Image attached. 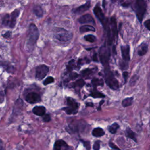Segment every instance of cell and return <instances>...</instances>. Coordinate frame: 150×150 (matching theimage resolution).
Returning <instances> with one entry per match:
<instances>
[{"label": "cell", "mask_w": 150, "mask_h": 150, "mask_svg": "<svg viewBox=\"0 0 150 150\" xmlns=\"http://www.w3.org/2000/svg\"><path fill=\"white\" fill-rule=\"evenodd\" d=\"M39 32L36 25L34 24H31L29 27L28 36L27 39V47L28 48H32L34 47L36 41L38 39Z\"/></svg>", "instance_id": "1"}, {"label": "cell", "mask_w": 150, "mask_h": 150, "mask_svg": "<svg viewBox=\"0 0 150 150\" xmlns=\"http://www.w3.org/2000/svg\"><path fill=\"white\" fill-rule=\"evenodd\" d=\"M20 11L16 9L14 11L11 15L6 14L3 18V24L6 26L13 28L16 24V20L17 17L19 16Z\"/></svg>", "instance_id": "2"}, {"label": "cell", "mask_w": 150, "mask_h": 150, "mask_svg": "<svg viewBox=\"0 0 150 150\" xmlns=\"http://www.w3.org/2000/svg\"><path fill=\"white\" fill-rule=\"evenodd\" d=\"M117 36V25L114 18H111L110 24L108 25V45H111Z\"/></svg>", "instance_id": "3"}, {"label": "cell", "mask_w": 150, "mask_h": 150, "mask_svg": "<svg viewBox=\"0 0 150 150\" xmlns=\"http://www.w3.org/2000/svg\"><path fill=\"white\" fill-rule=\"evenodd\" d=\"M99 56L103 65L106 69H109V62L110 57V51L106 46H103L99 51Z\"/></svg>", "instance_id": "4"}, {"label": "cell", "mask_w": 150, "mask_h": 150, "mask_svg": "<svg viewBox=\"0 0 150 150\" xmlns=\"http://www.w3.org/2000/svg\"><path fill=\"white\" fill-rule=\"evenodd\" d=\"M147 5L144 0H136L135 9L139 20L141 22L146 11Z\"/></svg>", "instance_id": "5"}, {"label": "cell", "mask_w": 150, "mask_h": 150, "mask_svg": "<svg viewBox=\"0 0 150 150\" xmlns=\"http://www.w3.org/2000/svg\"><path fill=\"white\" fill-rule=\"evenodd\" d=\"M105 76H106V83L113 90H117L119 84L117 80L114 77L113 73L110 69H105Z\"/></svg>", "instance_id": "6"}, {"label": "cell", "mask_w": 150, "mask_h": 150, "mask_svg": "<svg viewBox=\"0 0 150 150\" xmlns=\"http://www.w3.org/2000/svg\"><path fill=\"white\" fill-rule=\"evenodd\" d=\"M68 107L63 109L68 114H76L79 109L78 103L72 98H68L67 99Z\"/></svg>", "instance_id": "7"}, {"label": "cell", "mask_w": 150, "mask_h": 150, "mask_svg": "<svg viewBox=\"0 0 150 150\" xmlns=\"http://www.w3.org/2000/svg\"><path fill=\"white\" fill-rule=\"evenodd\" d=\"M56 38L62 42H67L72 38V34L64 29H59L55 33Z\"/></svg>", "instance_id": "8"}, {"label": "cell", "mask_w": 150, "mask_h": 150, "mask_svg": "<svg viewBox=\"0 0 150 150\" xmlns=\"http://www.w3.org/2000/svg\"><path fill=\"white\" fill-rule=\"evenodd\" d=\"M49 72V68L46 65H40L36 69V78L41 80L43 79L47 75Z\"/></svg>", "instance_id": "9"}, {"label": "cell", "mask_w": 150, "mask_h": 150, "mask_svg": "<svg viewBox=\"0 0 150 150\" xmlns=\"http://www.w3.org/2000/svg\"><path fill=\"white\" fill-rule=\"evenodd\" d=\"M93 12L95 14L96 17L99 20V21L101 22L104 27L106 28V18L104 17V15L102 12L100 7L99 5H96L93 9Z\"/></svg>", "instance_id": "10"}, {"label": "cell", "mask_w": 150, "mask_h": 150, "mask_svg": "<svg viewBox=\"0 0 150 150\" xmlns=\"http://www.w3.org/2000/svg\"><path fill=\"white\" fill-rule=\"evenodd\" d=\"M25 100L29 103L34 104V103L39 102L41 101V99L40 96L38 93L32 92V93H28L26 96Z\"/></svg>", "instance_id": "11"}, {"label": "cell", "mask_w": 150, "mask_h": 150, "mask_svg": "<svg viewBox=\"0 0 150 150\" xmlns=\"http://www.w3.org/2000/svg\"><path fill=\"white\" fill-rule=\"evenodd\" d=\"M79 22L81 24H95V21L91 15L90 14H86L84 16H82L79 19Z\"/></svg>", "instance_id": "12"}, {"label": "cell", "mask_w": 150, "mask_h": 150, "mask_svg": "<svg viewBox=\"0 0 150 150\" xmlns=\"http://www.w3.org/2000/svg\"><path fill=\"white\" fill-rule=\"evenodd\" d=\"M122 54L123 59L126 62H128L130 60V47L128 45L122 46L121 47Z\"/></svg>", "instance_id": "13"}, {"label": "cell", "mask_w": 150, "mask_h": 150, "mask_svg": "<svg viewBox=\"0 0 150 150\" xmlns=\"http://www.w3.org/2000/svg\"><path fill=\"white\" fill-rule=\"evenodd\" d=\"M90 7H91V2L89 1V2L86 3L85 4H84L76 9H74V12L76 14H81L84 12L85 11H87L89 9Z\"/></svg>", "instance_id": "14"}, {"label": "cell", "mask_w": 150, "mask_h": 150, "mask_svg": "<svg viewBox=\"0 0 150 150\" xmlns=\"http://www.w3.org/2000/svg\"><path fill=\"white\" fill-rule=\"evenodd\" d=\"M33 113L38 116H43L45 114L46 109L43 106H36L32 110Z\"/></svg>", "instance_id": "15"}, {"label": "cell", "mask_w": 150, "mask_h": 150, "mask_svg": "<svg viewBox=\"0 0 150 150\" xmlns=\"http://www.w3.org/2000/svg\"><path fill=\"white\" fill-rule=\"evenodd\" d=\"M92 135L96 137H100L104 136V131L102 128L100 127L96 128L92 131Z\"/></svg>", "instance_id": "16"}, {"label": "cell", "mask_w": 150, "mask_h": 150, "mask_svg": "<svg viewBox=\"0 0 150 150\" xmlns=\"http://www.w3.org/2000/svg\"><path fill=\"white\" fill-rule=\"evenodd\" d=\"M80 31L82 33L86 32H95V28L91 25H83L80 28Z\"/></svg>", "instance_id": "17"}, {"label": "cell", "mask_w": 150, "mask_h": 150, "mask_svg": "<svg viewBox=\"0 0 150 150\" xmlns=\"http://www.w3.org/2000/svg\"><path fill=\"white\" fill-rule=\"evenodd\" d=\"M148 51V46L145 43H142L139 47L138 50V54L140 56L144 55Z\"/></svg>", "instance_id": "18"}, {"label": "cell", "mask_w": 150, "mask_h": 150, "mask_svg": "<svg viewBox=\"0 0 150 150\" xmlns=\"http://www.w3.org/2000/svg\"><path fill=\"white\" fill-rule=\"evenodd\" d=\"M64 146H68V145L63 140H57L55 143L54 150H61L62 147Z\"/></svg>", "instance_id": "19"}, {"label": "cell", "mask_w": 150, "mask_h": 150, "mask_svg": "<svg viewBox=\"0 0 150 150\" xmlns=\"http://www.w3.org/2000/svg\"><path fill=\"white\" fill-rule=\"evenodd\" d=\"M126 136L127 137L133 140L134 141L137 142L136 134H135V133L130 128H127L126 129Z\"/></svg>", "instance_id": "20"}, {"label": "cell", "mask_w": 150, "mask_h": 150, "mask_svg": "<svg viewBox=\"0 0 150 150\" xmlns=\"http://www.w3.org/2000/svg\"><path fill=\"white\" fill-rule=\"evenodd\" d=\"M33 11L37 17L40 18L43 16V10L40 6H38V5L35 6L33 9Z\"/></svg>", "instance_id": "21"}, {"label": "cell", "mask_w": 150, "mask_h": 150, "mask_svg": "<svg viewBox=\"0 0 150 150\" xmlns=\"http://www.w3.org/2000/svg\"><path fill=\"white\" fill-rule=\"evenodd\" d=\"M90 96L94 98H103L105 97L104 95L102 94L101 93L99 92L96 89H95L90 94Z\"/></svg>", "instance_id": "22"}, {"label": "cell", "mask_w": 150, "mask_h": 150, "mask_svg": "<svg viewBox=\"0 0 150 150\" xmlns=\"http://www.w3.org/2000/svg\"><path fill=\"white\" fill-rule=\"evenodd\" d=\"M132 101H133V98L132 97H129V98L125 99L122 101L123 106L124 107H126L131 106V105L132 103Z\"/></svg>", "instance_id": "23"}, {"label": "cell", "mask_w": 150, "mask_h": 150, "mask_svg": "<svg viewBox=\"0 0 150 150\" xmlns=\"http://www.w3.org/2000/svg\"><path fill=\"white\" fill-rule=\"evenodd\" d=\"M92 84L93 86L96 87L99 86H103L104 85V82L103 80L101 79H93L92 80Z\"/></svg>", "instance_id": "24"}, {"label": "cell", "mask_w": 150, "mask_h": 150, "mask_svg": "<svg viewBox=\"0 0 150 150\" xmlns=\"http://www.w3.org/2000/svg\"><path fill=\"white\" fill-rule=\"evenodd\" d=\"M118 128H119V125L117 123H115L109 127V130L111 134H115Z\"/></svg>", "instance_id": "25"}, {"label": "cell", "mask_w": 150, "mask_h": 150, "mask_svg": "<svg viewBox=\"0 0 150 150\" xmlns=\"http://www.w3.org/2000/svg\"><path fill=\"white\" fill-rule=\"evenodd\" d=\"M85 85V82L83 79L78 80L76 82H75L73 84V87H82Z\"/></svg>", "instance_id": "26"}, {"label": "cell", "mask_w": 150, "mask_h": 150, "mask_svg": "<svg viewBox=\"0 0 150 150\" xmlns=\"http://www.w3.org/2000/svg\"><path fill=\"white\" fill-rule=\"evenodd\" d=\"M84 39L89 42H94L96 41V38L94 35H88L84 36Z\"/></svg>", "instance_id": "27"}, {"label": "cell", "mask_w": 150, "mask_h": 150, "mask_svg": "<svg viewBox=\"0 0 150 150\" xmlns=\"http://www.w3.org/2000/svg\"><path fill=\"white\" fill-rule=\"evenodd\" d=\"M53 82H54V78H53V77L49 76V77L47 78L45 80H44V82H43V84H44L45 86H46V85H48V84H50V83H53Z\"/></svg>", "instance_id": "28"}, {"label": "cell", "mask_w": 150, "mask_h": 150, "mask_svg": "<svg viewBox=\"0 0 150 150\" xmlns=\"http://www.w3.org/2000/svg\"><path fill=\"white\" fill-rule=\"evenodd\" d=\"M92 73V69H85L84 70H83L82 72V74L84 76H87L91 74Z\"/></svg>", "instance_id": "29"}, {"label": "cell", "mask_w": 150, "mask_h": 150, "mask_svg": "<svg viewBox=\"0 0 150 150\" xmlns=\"http://www.w3.org/2000/svg\"><path fill=\"white\" fill-rule=\"evenodd\" d=\"M74 66V61L73 60V61H71L70 62H69L68 65L67 66V69L69 71H72L73 69V67Z\"/></svg>", "instance_id": "30"}, {"label": "cell", "mask_w": 150, "mask_h": 150, "mask_svg": "<svg viewBox=\"0 0 150 150\" xmlns=\"http://www.w3.org/2000/svg\"><path fill=\"white\" fill-rule=\"evenodd\" d=\"M43 120L45 122H49L51 121V116L49 114H45L43 116Z\"/></svg>", "instance_id": "31"}, {"label": "cell", "mask_w": 150, "mask_h": 150, "mask_svg": "<svg viewBox=\"0 0 150 150\" xmlns=\"http://www.w3.org/2000/svg\"><path fill=\"white\" fill-rule=\"evenodd\" d=\"M100 147V143L99 141H97L95 142V143L93 145V149L94 150H99Z\"/></svg>", "instance_id": "32"}, {"label": "cell", "mask_w": 150, "mask_h": 150, "mask_svg": "<svg viewBox=\"0 0 150 150\" xmlns=\"http://www.w3.org/2000/svg\"><path fill=\"white\" fill-rule=\"evenodd\" d=\"M78 76V74L76 73H72L70 75V80H73L74 79H76L77 77Z\"/></svg>", "instance_id": "33"}, {"label": "cell", "mask_w": 150, "mask_h": 150, "mask_svg": "<svg viewBox=\"0 0 150 150\" xmlns=\"http://www.w3.org/2000/svg\"><path fill=\"white\" fill-rule=\"evenodd\" d=\"M109 146H110L111 148L114 149H116V150H120V148H118V147H117L114 143H111V142H110V143H109Z\"/></svg>", "instance_id": "34"}, {"label": "cell", "mask_w": 150, "mask_h": 150, "mask_svg": "<svg viewBox=\"0 0 150 150\" xmlns=\"http://www.w3.org/2000/svg\"><path fill=\"white\" fill-rule=\"evenodd\" d=\"M144 25L145 27L150 31V20H147L144 22Z\"/></svg>", "instance_id": "35"}, {"label": "cell", "mask_w": 150, "mask_h": 150, "mask_svg": "<svg viewBox=\"0 0 150 150\" xmlns=\"http://www.w3.org/2000/svg\"><path fill=\"white\" fill-rule=\"evenodd\" d=\"M84 143V145L86 147V149L87 150H90V143L87 142V141H83Z\"/></svg>", "instance_id": "36"}, {"label": "cell", "mask_w": 150, "mask_h": 150, "mask_svg": "<svg viewBox=\"0 0 150 150\" xmlns=\"http://www.w3.org/2000/svg\"><path fill=\"white\" fill-rule=\"evenodd\" d=\"M128 76V72H125L123 73V77H124V80H125V82L127 81V79Z\"/></svg>", "instance_id": "37"}, {"label": "cell", "mask_w": 150, "mask_h": 150, "mask_svg": "<svg viewBox=\"0 0 150 150\" xmlns=\"http://www.w3.org/2000/svg\"><path fill=\"white\" fill-rule=\"evenodd\" d=\"M93 60L95 62H98V59H97V54L95 53L93 56Z\"/></svg>", "instance_id": "38"}, {"label": "cell", "mask_w": 150, "mask_h": 150, "mask_svg": "<svg viewBox=\"0 0 150 150\" xmlns=\"http://www.w3.org/2000/svg\"><path fill=\"white\" fill-rule=\"evenodd\" d=\"M86 106L87 107H93V104L92 103H86Z\"/></svg>", "instance_id": "39"}]
</instances>
